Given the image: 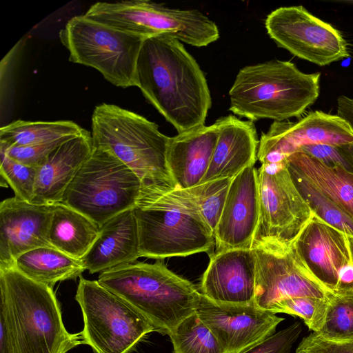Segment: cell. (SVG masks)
Returning a JSON list of instances; mask_svg holds the SVG:
<instances>
[{"label": "cell", "instance_id": "cell-1", "mask_svg": "<svg viewBox=\"0 0 353 353\" xmlns=\"http://www.w3.org/2000/svg\"><path fill=\"white\" fill-rule=\"evenodd\" d=\"M145 98L181 133L204 125L212 100L205 75L179 40L146 38L137 63Z\"/></svg>", "mask_w": 353, "mask_h": 353}, {"label": "cell", "instance_id": "cell-2", "mask_svg": "<svg viewBox=\"0 0 353 353\" xmlns=\"http://www.w3.org/2000/svg\"><path fill=\"white\" fill-rule=\"evenodd\" d=\"M140 257L162 259L212 252L214 235L188 190L161 183L142 184L133 208Z\"/></svg>", "mask_w": 353, "mask_h": 353}, {"label": "cell", "instance_id": "cell-3", "mask_svg": "<svg viewBox=\"0 0 353 353\" xmlns=\"http://www.w3.org/2000/svg\"><path fill=\"white\" fill-rule=\"evenodd\" d=\"M0 299L15 353H67L84 344L81 332L65 329L52 288L0 269Z\"/></svg>", "mask_w": 353, "mask_h": 353}, {"label": "cell", "instance_id": "cell-4", "mask_svg": "<svg viewBox=\"0 0 353 353\" xmlns=\"http://www.w3.org/2000/svg\"><path fill=\"white\" fill-rule=\"evenodd\" d=\"M320 76L304 73L285 61L245 66L229 91L230 110L251 121L299 117L319 97Z\"/></svg>", "mask_w": 353, "mask_h": 353}, {"label": "cell", "instance_id": "cell-5", "mask_svg": "<svg viewBox=\"0 0 353 353\" xmlns=\"http://www.w3.org/2000/svg\"><path fill=\"white\" fill-rule=\"evenodd\" d=\"M97 281L143 315L156 331L168 335L196 312L201 296L192 283L161 263L122 265L101 272Z\"/></svg>", "mask_w": 353, "mask_h": 353}, {"label": "cell", "instance_id": "cell-6", "mask_svg": "<svg viewBox=\"0 0 353 353\" xmlns=\"http://www.w3.org/2000/svg\"><path fill=\"white\" fill-rule=\"evenodd\" d=\"M91 134L94 147L114 154L142 184L176 185L166 160L170 137L155 123L118 105L101 103L94 109Z\"/></svg>", "mask_w": 353, "mask_h": 353}, {"label": "cell", "instance_id": "cell-7", "mask_svg": "<svg viewBox=\"0 0 353 353\" xmlns=\"http://www.w3.org/2000/svg\"><path fill=\"white\" fill-rule=\"evenodd\" d=\"M141 185L140 179L124 163L109 151L93 146L61 203L100 228L113 216L134 207Z\"/></svg>", "mask_w": 353, "mask_h": 353}, {"label": "cell", "instance_id": "cell-8", "mask_svg": "<svg viewBox=\"0 0 353 353\" xmlns=\"http://www.w3.org/2000/svg\"><path fill=\"white\" fill-rule=\"evenodd\" d=\"M84 14L144 38L166 36L196 47L219 38L216 23L199 10L170 8L148 0L97 2Z\"/></svg>", "mask_w": 353, "mask_h": 353}, {"label": "cell", "instance_id": "cell-9", "mask_svg": "<svg viewBox=\"0 0 353 353\" xmlns=\"http://www.w3.org/2000/svg\"><path fill=\"white\" fill-rule=\"evenodd\" d=\"M70 61L92 67L115 86H137V63L146 38L102 23L85 14L71 18L59 32Z\"/></svg>", "mask_w": 353, "mask_h": 353}, {"label": "cell", "instance_id": "cell-10", "mask_svg": "<svg viewBox=\"0 0 353 353\" xmlns=\"http://www.w3.org/2000/svg\"><path fill=\"white\" fill-rule=\"evenodd\" d=\"M83 314L84 344L96 353H128L154 327L98 281L80 276L75 295Z\"/></svg>", "mask_w": 353, "mask_h": 353}, {"label": "cell", "instance_id": "cell-11", "mask_svg": "<svg viewBox=\"0 0 353 353\" xmlns=\"http://www.w3.org/2000/svg\"><path fill=\"white\" fill-rule=\"evenodd\" d=\"M259 218L252 248L292 245L313 215L294 185L285 161L258 170Z\"/></svg>", "mask_w": 353, "mask_h": 353}, {"label": "cell", "instance_id": "cell-12", "mask_svg": "<svg viewBox=\"0 0 353 353\" xmlns=\"http://www.w3.org/2000/svg\"><path fill=\"white\" fill-rule=\"evenodd\" d=\"M265 25L268 35L279 47L319 66L350 57L347 43L341 32L302 6L273 10Z\"/></svg>", "mask_w": 353, "mask_h": 353}, {"label": "cell", "instance_id": "cell-13", "mask_svg": "<svg viewBox=\"0 0 353 353\" xmlns=\"http://www.w3.org/2000/svg\"><path fill=\"white\" fill-rule=\"evenodd\" d=\"M256 261L254 303L269 311L283 299L297 296L326 299L330 290L307 270L292 245L252 248Z\"/></svg>", "mask_w": 353, "mask_h": 353}, {"label": "cell", "instance_id": "cell-14", "mask_svg": "<svg viewBox=\"0 0 353 353\" xmlns=\"http://www.w3.org/2000/svg\"><path fill=\"white\" fill-rule=\"evenodd\" d=\"M353 143V131L336 115L310 112L297 122L274 121L259 140L257 159L261 164L285 161L303 146Z\"/></svg>", "mask_w": 353, "mask_h": 353}, {"label": "cell", "instance_id": "cell-15", "mask_svg": "<svg viewBox=\"0 0 353 353\" xmlns=\"http://www.w3.org/2000/svg\"><path fill=\"white\" fill-rule=\"evenodd\" d=\"M224 353H243L275 334L284 320L276 314L247 305L214 302L201 294L196 311Z\"/></svg>", "mask_w": 353, "mask_h": 353}, {"label": "cell", "instance_id": "cell-16", "mask_svg": "<svg viewBox=\"0 0 353 353\" xmlns=\"http://www.w3.org/2000/svg\"><path fill=\"white\" fill-rule=\"evenodd\" d=\"M54 205L29 203L16 196L0 203V269L13 268L21 254L51 247L48 230Z\"/></svg>", "mask_w": 353, "mask_h": 353}, {"label": "cell", "instance_id": "cell-17", "mask_svg": "<svg viewBox=\"0 0 353 353\" xmlns=\"http://www.w3.org/2000/svg\"><path fill=\"white\" fill-rule=\"evenodd\" d=\"M259 218L258 170L250 165L232 179L214 234L216 252L252 248Z\"/></svg>", "mask_w": 353, "mask_h": 353}, {"label": "cell", "instance_id": "cell-18", "mask_svg": "<svg viewBox=\"0 0 353 353\" xmlns=\"http://www.w3.org/2000/svg\"><path fill=\"white\" fill-rule=\"evenodd\" d=\"M292 247L319 283L330 291L338 289L340 271L352 262L346 234L313 214Z\"/></svg>", "mask_w": 353, "mask_h": 353}, {"label": "cell", "instance_id": "cell-19", "mask_svg": "<svg viewBox=\"0 0 353 353\" xmlns=\"http://www.w3.org/2000/svg\"><path fill=\"white\" fill-rule=\"evenodd\" d=\"M200 293L220 303H254L256 261L252 248H232L209 255Z\"/></svg>", "mask_w": 353, "mask_h": 353}, {"label": "cell", "instance_id": "cell-20", "mask_svg": "<svg viewBox=\"0 0 353 353\" xmlns=\"http://www.w3.org/2000/svg\"><path fill=\"white\" fill-rule=\"evenodd\" d=\"M219 137L208 171L199 184L233 179L245 168L254 165L259 141L253 121L234 115L218 119Z\"/></svg>", "mask_w": 353, "mask_h": 353}, {"label": "cell", "instance_id": "cell-21", "mask_svg": "<svg viewBox=\"0 0 353 353\" xmlns=\"http://www.w3.org/2000/svg\"><path fill=\"white\" fill-rule=\"evenodd\" d=\"M93 149L92 134L86 130L52 150L37 168L32 203L54 205L64 192Z\"/></svg>", "mask_w": 353, "mask_h": 353}, {"label": "cell", "instance_id": "cell-22", "mask_svg": "<svg viewBox=\"0 0 353 353\" xmlns=\"http://www.w3.org/2000/svg\"><path fill=\"white\" fill-rule=\"evenodd\" d=\"M139 257V227L131 208L99 228L97 239L81 261L85 270L94 274L134 263Z\"/></svg>", "mask_w": 353, "mask_h": 353}, {"label": "cell", "instance_id": "cell-23", "mask_svg": "<svg viewBox=\"0 0 353 353\" xmlns=\"http://www.w3.org/2000/svg\"><path fill=\"white\" fill-rule=\"evenodd\" d=\"M219 137L214 123L201 125L170 137L166 160L175 185L189 190L205 175Z\"/></svg>", "mask_w": 353, "mask_h": 353}, {"label": "cell", "instance_id": "cell-24", "mask_svg": "<svg viewBox=\"0 0 353 353\" xmlns=\"http://www.w3.org/2000/svg\"><path fill=\"white\" fill-rule=\"evenodd\" d=\"M292 169L336 204L353 220V172L332 168L302 152H295L285 159Z\"/></svg>", "mask_w": 353, "mask_h": 353}, {"label": "cell", "instance_id": "cell-25", "mask_svg": "<svg viewBox=\"0 0 353 353\" xmlns=\"http://www.w3.org/2000/svg\"><path fill=\"white\" fill-rule=\"evenodd\" d=\"M99 232V226L84 214L62 203L54 204L48 230L49 243L53 248L81 261Z\"/></svg>", "mask_w": 353, "mask_h": 353}, {"label": "cell", "instance_id": "cell-26", "mask_svg": "<svg viewBox=\"0 0 353 353\" xmlns=\"http://www.w3.org/2000/svg\"><path fill=\"white\" fill-rule=\"evenodd\" d=\"M13 268L51 288L57 282L76 279L85 270L80 260L51 247H39L21 254Z\"/></svg>", "mask_w": 353, "mask_h": 353}, {"label": "cell", "instance_id": "cell-27", "mask_svg": "<svg viewBox=\"0 0 353 353\" xmlns=\"http://www.w3.org/2000/svg\"><path fill=\"white\" fill-rule=\"evenodd\" d=\"M85 130L71 121L17 120L1 128L0 142L11 146L42 144L70 139Z\"/></svg>", "mask_w": 353, "mask_h": 353}, {"label": "cell", "instance_id": "cell-28", "mask_svg": "<svg viewBox=\"0 0 353 353\" xmlns=\"http://www.w3.org/2000/svg\"><path fill=\"white\" fill-rule=\"evenodd\" d=\"M323 325L318 334L332 341H353V288L329 291Z\"/></svg>", "mask_w": 353, "mask_h": 353}, {"label": "cell", "instance_id": "cell-29", "mask_svg": "<svg viewBox=\"0 0 353 353\" xmlns=\"http://www.w3.org/2000/svg\"><path fill=\"white\" fill-rule=\"evenodd\" d=\"M287 168L294 185L312 214L347 236H353V220L300 174Z\"/></svg>", "mask_w": 353, "mask_h": 353}, {"label": "cell", "instance_id": "cell-30", "mask_svg": "<svg viewBox=\"0 0 353 353\" xmlns=\"http://www.w3.org/2000/svg\"><path fill=\"white\" fill-rule=\"evenodd\" d=\"M169 336L173 353H224L214 335L196 312L182 321Z\"/></svg>", "mask_w": 353, "mask_h": 353}, {"label": "cell", "instance_id": "cell-31", "mask_svg": "<svg viewBox=\"0 0 353 353\" xmlns=\"http://www.w3.org/2000/svg\"><path fill=\"white\" fill-rule=\"evenodd\" d=\"M232 179L228 178L214 180L188 190L195 197L204 219L214 234L223 209Z\"/></svg>", "mask_w": 353, "mask_h": 353}, {"label": "cell", "instance_id": "cell-32", "mask_svg": "<svg viewBox=\"0 0 353 353\" xmlns=\"http://www.w3.org/2000/svg\"><path fill=\"white\" fill-rule=\"evenodd\" d=\"M327 308V298L297 296L280 301L271 307L270 312L297 316L310 330L319 333L323 325Z\"/></svg>", "mask_w": 353, "mask_h": 353}, {"label": "cell", "instance_id": "cell-33", "mask_svg": "<svg viewBox=\"0 0 353 353\" xmlns=\"http://www.w3.org/2000/svg\"><path fill=\"white\" fill-rule=\"evenodd\" d=\"M0 155L1 179L12 188L14 196L32 203L34 194L37 168L25 165L12 159L1 149Z\"/></svg>", "mask_w": 353, "mask_h": 353}, {"label": "cell", "instance_id": "cell-34", "mask_svg": "<svg viewBox=\"0 0 353 353\" xmlns=\"http://www.w3.org/2000/svg\"><path fill=\"white\" fill-rule=\"evenodd\" d=\"M348 145V144H347ZM347 145H312L301 148L298 152L309 154L332 168H340L353 172V159Z\"/></svg>", "mask_w": 353, "mask_h": 353}, {"label": "cell", "instance_id": "cell-35", "mask_svg": "<svg viewBox=\"0 0 353 353\" xmlns=\"http://www.w3.org/2000/svg\"><path fill=\"white\" fill-rule=\"evenodd\" d=\"M66 139H61L51 143L23 146H11L0 142V149L12 159L25 165L39 167L47 159L50 152Z\"/></svg>", "mask_w": 353, "mask_h": 353}, {"label": "cell", "instance_id": "cell-36", "mask_svg": "<svg viewBox=\"0 0 353 353\" xmlns=\"http://www.w3.org/2000/svg\"><path fill=\"white\" fill-rule=\"evenodd\" d=\"M301 331V323L296 322L243 353H289Z\"/></svg>", "mask_w": 353, "mask_h": 353}, {"label": "cell", "instance_id": "cell-37", "mask_svg": "<svg viewBox=\"0 0 353 353\" xmlns=\"http://www.w3.org/2000/svg\"><path fill=\"white\" fill-rule=\"evenodd\" d=\"M296 353H353V341H332L315 332L303 338Z\"/></svg>", "mask_w": 353, "mask_h": 353}, {"label": "cell", "instance_id": "cell-38", "mask_svg": "<svg viewBox=\"0 0 353 353\" xmlns=\"http://www.w3.org/2000/svg\"><path fill=\"white\" fill-rule=\"evenodd\" d=\"M0 353H15L4 310L0 307Z\"/></svg>", "mask_w": 353, "mask_h": 353}, {"label": "cell", "instance_id": "cell-39", "mask_svg": "<svg viewBox=\"0 0 353 353\" xmlns=\"http://www.w3.org/2000/svg\"><path fill=\"white\" fill-rule=\"evenodd\" d=\"M337 115L344 119L353 131V99L341 95L337 99Z\"/></svg>", "mask_w": 353, "mask_h": 353}, {"label": "cell", "instance_id": "cell-40", "mask_svg": "<svg viewBox=\"0 0 353 353\" xmlns=\"http://www.w3.org/2000/svg\"><path fill=\"white\" fill-rule=\"evenodd\" d=\"M353 288V263L344 266L339 273V288Z\"/></svg>", "mask_w": 353, "mask_h": 353}, {"label": "cell", "instance_id": "cell-41", "mask_svg": "<svg viewBox=\"0 0 353 353\" xmlns=\"http://www.w3.org/2000/svg\"><path fill=\"white\" fill-rule=\"evenodd\" d=\"M350 252L351 254L352 261L353 263V236H347Z\"/></svg>", "mask_w": 353, "mask_h": 353}, {"label": "cell", "instance_id": "cell-42", "mask_svg": "<svg viewBox=\"0 0 353 353\" xmlns=\"http://www.w3.org/2000/svg\"><path fill=\"white\" fill-rule=\"evenodd\" d=\"M347 148L353 159V143L348 144Z\"/></svg>", "mask_w": 353, "mask_h": 353}]
</instances>
